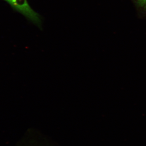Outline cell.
Here are the masks:
<instances>
[{"instance_id": "obj_2", "label": "cell", "mask_w": 146, "mask_h": 146, "mask_svg": "<svg viewBox=\"0 0 146 146\" xmlns=\"http://www.w3.org/2000/svg\"><path fill=\"white\" fill-rule=\"evenodd\" d=\"M136 2L139 6L146 10V0H136Z\"/></svg>"}, {"instance_id": "obj_1", "label": "cell", "mask_w": 146, "mask_h": 146, "mask_svg": "<svg viewBox=\"0 0 146 146\" xmlns=\"http://www.w3.org/2000/svg\"><path fill=\"white\" fill-rule=\"evenodd\" d=\"M5 1L33 23L39 27L41 26V18L39 15L31 7L27 0Z\"/></svg>"}, {"instance_id": "obj_3", "label": "cell", "mask_w": 146, "mask_h": 146, "mask_svg": "<svg viewBox=\"0 0 146 146\" xmlns=\"http://www.w3.org/2000/svg\"><path fill=\"white\" fill-rule=\"evenodd\" d=\"M31 144V146H49L46 144L39 142V141H36V139H33V142H32Z\"/></svg>"}]
</instances>
